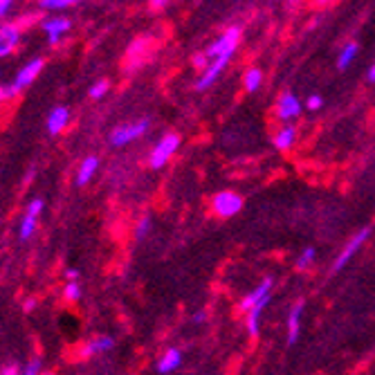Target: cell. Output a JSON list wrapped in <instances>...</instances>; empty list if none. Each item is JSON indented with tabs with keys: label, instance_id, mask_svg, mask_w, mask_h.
I'll use <instances>...</instances> for the list:
<instances>
[{
	"label": "cell",
	"instance_id": "cell-1",
	"mask_svg": "<svg viewBox=\"0 0 375 375\" xmlns=\"http://www.w3.org/2000/svg\"><path fill=\"white\" fill-rule=\"evenodd\" d=\"M238 41H241V30L229 28L223 36L216 39L214 43L204 50V52H207L209 61H216V58H220V56H232L236 52V47H238Z\"/></svg>",
	"mask_w": 375,
	"mask_h": 375
},
{
	"label": "cell",
	"instance_id": "cell-2",
	"mask_svg": "<svg viewBox=\"0 0 375 375\" xmlns=\"http://www.w3.org/2000/svg\"><path fill=\"white\" fill-rule=\"evenodd\" d=\"M178 149H180V135H175V133L164 135V138L158 142V147L153 149V153H151V160H149L151 169H162L169 160L173 158V153Z\"/></svg>",
	"mask_w": 375,
	"mask_h": 375
},
{
	"label": "cell",
	"instance_id": "cell-3",
	"mask_svg": "<svg viewBox=\"0 0 375 375\" xmlns=\"http://www.w3.org/2000/svg\"><path fill=\"white\" fill-rule=\"evenodd\" d=\"M147 131H149V119H140V122L117 126V129L110 133V144H113V147H126V144L142 138Z\"/></svg>",
	"mask_w": 375,
	"mask_h": 375
},
{
	"label": "cell",
	"instance_id": "cell-4",
	"mask_svg": "<svg viewBox=\"0 0 375 375\" xmlns=\"http://www.w3.org/2000/svg\"><path fill=\"white\" fill-rule=\"evenodd\" d=\"M211 207H214V211L220 218H232L243 209V198L236 191H220L214 195Z\"/></svg>",
	"mask_w": 375,
	"mask_h": 375
},
{
	"label": "cell",
	"instance_id": "cell-5",
	"mask_svg": "<svg viewBox=\"0 0 375 375\" xmlns=\"http://www.w3.org/2000/svg\"><path fill=\"white\" fill-rule=\"evenodd\" d=\"M369 236H371V227H364V229H360L351 241L346 243V247L342 252H339V257L335 259V263H332V272H339V270H344L346 268V263L351 261L353 257H355V252L360 250V247L369 241Z\"/></svg>",
	"mask_w": 375,
	"mask_h": 375
},
{
	"label": "cell",
	"instance_id": "cell-6",
	"mask_svg": "<svg viewBox=\"0 0 375 375\" xmlns=\"http://www.w3.org/2000/svg\"><path fill=\"white\" fill-rule=\"evenodd\" d=\"M41 211H43V200L41 198H34L30 204H28V211H25V216L21 220V241H30L36 232V225H39V216Z\"/></svg>",
	"mask_w": 375,
	"mask_h": 375
},
{
	"label": "cell",
	"instance_id": "cell-7",
	"mask_svg": "<svg viewBox=\"0 0 375 375\" xmlns=\"http://www.w3.org/2000/svg\"><path fill=\"white\" fill-rule=\"evenodd\" d=\"M43 65L45 61L43 58H32L30 63H25L19 72H16V79H14V86L23 90V88H28L30 83H34V79L41 74V70H43Z\"/></svg>",
	"mask_w": 375,
	"mask_h": 375
},
{
	"label": "cell",
	"instance_id": "cell-8",
	"mask_svg": "<svg viewBox=\"0 0 375 375\" xmlns=\"http://www.w3.org/2000/svg\"><path fill=\"white\" fill-rule=\"evenodd\" d=\"M303 308H306V301L299 299L294 301V306L290 308L288 312V344L294 346L297 339L301 335V317H303Z\"/></svg>",
	"mask_w": 375,
	"mask_h": 375
},
{
	"label": "cell",
	"instance_id": "cell-9",
	"mask_svg": "<svg viewBox=\"0 0 375 375\" xmlns=\"http://www.w3.org/2000/svg\"><path fill=\"white\" fill-rule=\"evenodd\" d=\"M301 113V101L299 97L294 95V92H283V95L279 97V108H277V115L279 119H283V122H290V119H297Z\"/></svg>",
	"mask_w": 375,
	"mask_h": 375
},
{
	"label": "cell",
	"instance_id": "cell-10",
	"mask_svg": "<svg viewBox=\"0 0 375 375\" xmlns=\"http://www.w3.org/2000/svg\"><path fill=\"white\" fill-rule=\"evenodd\" d=\"M21 41L19 25H0V56H10Z\"/></svg>",
	"mask_w": 375,
	"mask_h": 375
},
{
	"label": "cell",
	"instance_id": "cell-11",
	"mask_svg": "<svg viewBox=\"0 0 375 375\" xmlns=\"http://www.w3.org/2000/svg\"><path fill=\"white\" fill-rule=\"evenodd\" d=\"M229 58H232V56H220V58H216V61H211L209 67L202 72V76L198 79V83H195V88H198V90H204V88L214 86V81L220 76V72L225 70V65L229 63Z\"/></svg>",
	"mask_w": 375,
	"mask_h": 375
},
{
	"label": "cell",
	"instance_id": "cell-12",
	"mask_svg": "<svg viewBox=\"0 0 375 375\" xmlns=\"http://www.w3.org/2000/svg\"><path fill=\"white\" fill-rule=\"evenodd\" d=\"M272 286H275V281H272V277H266V279H263L261 283H259V288H257V290H252V292L247 294L245 299L241 301V308H243L245 312H250L259 301H263L266 297H270Z\"/></svg>",
	"mask_w": 375,
	"mask_h": 375
},
{
	"label": "cell",
	"instance_id": "cell-13",
	"mask_svg": "<svg viewBox=\"0 0 375 375\" xmlns=\"http://www.w3.org/2000/svg\"><path fill=\"white\" fill-rule=\"evenodd\" d=\"M72 28V21L70 19H47L43 21V32L47 34V41L50 43H58L61 36Z\"/></svg>",
	"mask_w": 375,
	"mask_h": 375
},
{
	"label": "cell",
	"instance_id": "cell-14",
	"mask_svg": "<svg viewBox=\"0 0 375 375\" xmlns=\"http://www.w3.org/2000/svg\"><path fill=\"white\" fill-rule=\"evenodd\" d=\"M67 122H70V110L65 106H56L52 113L47 115V133L58 135L67 126Z\"/></svg>",
	"mask_w": 375,
	"mask_h": 375
},
{
	"label": "cell",
	"instance_id": "cell-15",
	"mask_svg": "<svg viewBox=\"0 0 375 375\" xmlns=\"http://www.w3.org/2000/svg\"><path fill=\"white\" fill-rule=\"evenodd\" d=\"M268 303H270V297H266V299L259 301L250 312H247V332H250L252 337L259 335V330H261V317H263V310L268 308Z\"/></svg>",
	"mask_w": 375,
	"mask_h": 375
},
{
	"label": "cell",
	"instance_id": "cell-16",
	"mask_svg": "<svg viewBox=\"0 0 375 375\" xmlns=\"http://www.w3.org/2000/svg\"><path fill=\"white\" fill-rule=\"evenodd\" d=\"M97 169H99V160L95 156L83 160L79 167V173H76V186H86L92 180V175L97 173Z\"/></svg>",
	"mask_w": 375,
	"mask_h": 375
},
{
	"label": "cell",
	"instance_id": "cell-17",
	"mask_svg": "<svg viewBox=\"0 0 375 375\" xmlns=\"http://www.w3.org/2000/svg\"><path fill=\"white\" fill-rule=\"evenodd\" d=\"M182 362V353H180V348H169V351L160 357V362H158V371L160 373H171L175 371L178 366H180Z\"/></svg>",
	"mask_w": 375,
	"mask_h": 375
},
{
	"label": "cell",
	"instance_id": "cell-18",
	"mask_svg": "<svg viewBox=\"0 0 375 375\" xmlns=\"http://www.w3.org/2000/svg\"><path fill=\"white\" fill-rule=\"evenodd\" d=\"M115 346V339L108 335H99L95 339H90L88 346L83 348V355H97V353H106Z\"/></svg>",
	"mask_w": 375,
	"mask_h": 375
},
{
	"label": "cell",
	"instance_id": "cell-19",
	"mask_svg": "<svg viewBox=\"0 0 375 375\" xmlns=\"http://www.w3.org/2000/svg\"><path fill=\"white\" fill-rule=\"evenodd\" d=\"M297 140V129L294 126H283L277 135H275V147L279 151H290L292 149V144Z\"/></svg>",
	"mask_w": 375,
	"mask_h": 375
},
{
	"label": "cell",
	"instance_id": "cell-20",
	"mask_svg": "<svg viewBox=\"0 0 375 375\" xmlns=\"http://www.w3.org/2000/svg\"><path fill=\"white\" fill-rule=\"evenodd\" d=\"M355 54H357V43L344 45V50L339 52V58H337V67H339V70H346V67L351 65V61L355 58Z\"/></svg>",
	"mask_w": 375,
	"mask_h": 375
},
{
	"label": "cell",
	"instance_id": "cell-21",
	"mask_svg": "<svg viewBox=\"0 0 375 375\" xmlns=\"http://www.w3.org/2000/svg\"><path fill=\"white\" fill-rule=\"evenodd\" d=\"M261 81H263V72L259 70V67H250L245 74V88L250 92H257L261 88Z\"/></svg>",
	"mask_w": 375,
	"mask_h": 375
},
{
	"label": "cell",
	"instance_id": "cell-22",
	"mask_svg": "<svg viewBox=\"0 0 375 375\" xmlns=\"http://www.w3.org/2000/svg\"><path fill=\"white\" fill-rule=\"evenodd\" d=\"M76 3H81V0H39V5L43 7V10H47V12L67 10V7H72Z\"/></svg>",
	"mask_w": 375,
	"mask_h": 375
},
{
	"label": "cell",
	"instance_id": "cell-23",
	"mask_svg": "<svg viewBox=\"0 0 375 375\" xmlns=\"http://www.w3.org/2000/svg\"><path fill=\"white\" fill-rule=\"evenodd\" d=\"M314 259H317V250H314V247H306L301 257L297 259V270H306L308 266H312Z\"/></svg>",
	"mask_w": 375,
	"mask_h": 375
},
{
	"label": "cell",
	"instance_id": "cell-24",
	"mask_svg": "<svg viewBox=\"0 0 375 375\" xmlns=\"http://www.w3.org/2000/svg\"><path fill=\"white\" fill-rule=\"evenodd\" d=\"M65 299L67 301H79L81 299V286H79V281H67V286H65Z\"/></svg>",
	"mask_w": 375,
	"mask_h": 375
},
{
	"label": "cell",
	"instance_id": "cell-25",
	"mask_svg": "<svg viewBox=\"0 0 375 375\" xmlns=\"http://www.w3.org/2000/svg\"><path fill=\"white\" fill-rule=\"evenodd\" d=\"M108 92V81L106 79H101V81H97L95 86L90 88V99H101Z\"/></svg>",
	"mask_w": 375,
	"mask_h": 375
},
{
	"label": "cell",
	"instance_id": "cell-26",
	"mask_svg": "<svg viewBox=\"0 0 375 375\" xmlns=\"http://www.w3.org/2000/svg\"><path fill=\"white\" fill-rule=\"evenodd\" d=\"M19 88L14 86V83H7V86H0V101H7V99H14L19 95Z\"/></svg>",
	"mask_w": 375,
	"mask_h": 375
},
{
	"label": "cell",
	"instance_id": "cell-27",
	"mask_svg": "<svg viewBox=\"0 0 375 375\" xmlns=\"http://www.w3.org/2000/svg\"><path fill=\"white\" fill-rule=\"evenodd\" d=\"M149 229H151V216H142L138 227H135V234H138V238H144L149 234Z\"/></svg>",
	"mask_w": 375,
	"mask_h": 375
},
{
	"label": "cell",
	"instance_id": "cell-28",
	"mask_svg": "<svg viewBox=\"0 0 375 375\" xmlns=\"http://www.w3.org/2000/svg\"><path fill=\"white\" fill-rule=\"evenodd\" d=\"M21 375H41V360H32V362L21 371Z\"/></svg>",
	"mask_w": 375,
	"mask_h": 375
},
{
	"label": "cell",
	"instance_id": "cell-29",
	"mask_svg": "<svg viewBox=\"0 0 375 375\" xmlns=\"http://www.w3.org/2000/svg\"><path fill=\"white\" fill-rule=\"evenodd\" d=\"M323 106V99L319 95H310L308 99H306V108L308 110H319Z\"/></svg>",
	"mask_w": 375,
	"mask_h": 375
},
{
	"label": "cell",
	"instance_id": "cell-30",
	"mask_svg": "<svg viewBox=\"0 0 375 375\" xmlns=\"http://www.w3.org/2000/svg\"><path fill=\"white\" fill-rule=\"evenodd\" d=\"M209 56H207V52H200V54H195L193 56V65H198V67H204V70H207L209 67Z\"/></svg>",
	"mask_w": 375,
	"mask_h": 375
},
{
	"label": "cell",
	"instance_id": "cell-31",
	"mask_svg": "<svg viewBox=\"0 0 375 375\" xmlns=\"http://www.w3.org/2000/svg\"><path fill=\"white\" fill-rule=\"evenodd\" d=\"M12 7H14V0H0V21L12 12Z\"/></svg>",
	"mask_w": 375,
	"mask_h": 375
},
{
	"label": "cell",
	"instance_id": "cell-32",
	"mask_svg": "<svg viewBox=\"0 0 375 375\" xmlns=\"http://www.w3.org/2000/svg\"><path fill=\"white\" fill-rule=\"evenodd\" d=\"M0 375H21V371L16 369V366H7V369L0 371Z\"/></svg>",
	"mask_w": 375,
	"mask_h": 375
},
{
	"label": "cell",
	"instance_id": "cell-33",
	"mask_svg": "<svg viewBox=\"0 0 375 375\" xmlns=\"http://www.w3.org/2000/svg\"><path fill=\"white\" fill-rule=\"evenodd\" d=\"M204 319H207V312H204V310H200V312H195V314H193V321H195V323H202Z\"/></svg>",
	"mask_w": 375,
	"mask_h": 375
},
{
	"label": "cell",
	"instance_id": "cell-34",
	"mask_svg": "<svg viewBox=\"0 0 375 375\" xmlns=\"http://www.w3.org/2000/svg\"><path fill=\"white\" fill-rule=\"evenodd\" d=\"M169 0H151V7L153 10H160V7H164Z\"/></svg>",
	"mask_w": 375,
	"mask_h": 375
},
{
	"label": "cell",
	"instance_id": "cell-35",
	"mask_svg": "<svg viewBox=\"0 0 375 375\" xmlns=\"http://www.w3.org/2000/svg\"><path fill=\"white\" fill-rule=\"evenodd\" d=\"M65 277H67V281H76V279H79V272H76V270H67Z\"/></svg>",
	"mask_w": 375,
	"mask_h": 375
},
{
	"label": "cell",
	"instance_id": "cell-36",
	"mask_svg": "<svg viewBox=\"0 0 375 375\" xmlns=\"http://www.w3.org/2000/svg\"><path fill=\"white\" fill-rule=\"evenodd\" d=\"M366 79H369L371 83H375V63L369 67V74H366Z\"/></svg>",
	"mask_w": 375,
	"mask_h": 375
},
{
	"label": "cell",
	"instance_id": "cell-37",
	"mask_svg": "<svg viewBox=\"0 0 375 375\" xmlns=\"http://www.w3.org/2000/svg\"><path fill=\"white\" fill-rule=\"evenodd\" d=\"M319 3H321V5H323V3H330V0H319Z\"/></svg>",
	"mask_w": 375,
	"mask_h": 375
},
{
	"label": "cell",
	"instance_id": "cell-38",
	"mask_svg": "<svg viewBox=\"0 0 375 375\" xmlns=\"http://www.w3.org/2000/svg\"><path fill=\"white\" fill-rule=\"evenodd\" d=\"M41 375H52V373H41Z\"/></svg>",
	"mask_w": 375,
	"mask_h": 375
}]
</instances>
